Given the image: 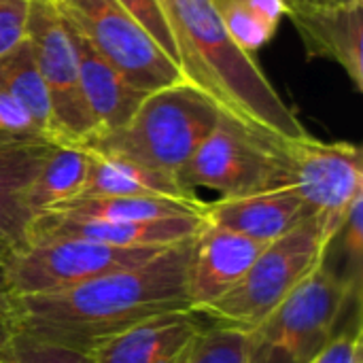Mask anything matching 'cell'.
<instances>
[{"label":"cell","mask_w":363,"mask_h":363,"mask_svg":"<svg viewBox=\"0 0 363 363\" xmlns=\"http://www.w3.org/2000/svg\"><path fill=\"white\" fill-rule=\"evenodd\" d=\"M30 0H0V57L26 40Z\"/></svg>","instance_id":"83f0119b"},{"label":"cell","mask_w":363,"mask_h":363,"mask_svg":"<svg viewBox=\"0 0 363 363\" xmlns=\"http://www.w3.org/2000/svg\"><path fill=\"white\" fill-rule=\"evenodd\" d=\"M342 236V251L347 270L340 274L347 285L353 289L355 296H362V272H363V198L355 200L351 206L347 221L340 230Z\"/></svg>","instance_id":"d4e9b609"},{"label":"cell","mask_w":363,"mask_h":363,"mask_svg":"<svg viewBox=\"0 0 363 363\" xmlns=\"http://www.w3.org/2000/svg\"><path fill=\"white\" fill-rule=\"evenodd\" d=\"M206 200H172L147 196H81L49 213L104 221H151L166 217L204 215Z\"/></svg>","instance_id":"ffe728a7"},{"label":"cell","mask_w":363,"mask_h":363,"mask_svg":"<svg viewBox=\"0 0 363 363\" xmlns=\"http://www.w3.org/2000/svg\"><path fill=\"white\" fill-rule=\"evenodd\" d=\"M287 160L289 185L311 211L323 240L334 247L351 206L363 198L362 147L308 134L287 143Z\"/></svg>","instance_id":"9c48e42d"},{"label":"cell","mask_w":363,"mask_h":363,"mask_svg":"<svg viewBox=\"0 0 363 363\" xmlns=\"http://www.w3.org/2000/svg\"><path fill=\"white\" fill-rule=\"evenodd\" d=\"M268 242L208 225L191 238L185 289L191 311H200L232 291Z\"/></svg>","instance_id":"8fae6325"},{"label":"cell","mask_w":363,"mask_h":363,"mask_svg":"<svg viewBox=\"0 0 363 363\" xmlns=\"http://www.w3.org/2000/svg\"><path fill=\"white\" fill-rule=\"evenodd\" d=\"M0 138L2 140H49L36 119L0 87Z\"/></svg>","instance_id":"484cf974"},{"label":"cell","mask_w":363,"mask_h":363,"mask_svg":"<svg viewBox=\"0 0 363 363\" xmlns=\"http://www.w3.org/2000/svg\"><path fill=\"white\" fill-rule=\"evenodd\" d=\"M221 113L198 87L179 83L151 91L123 128L81 147L179 177Z\"/></svg>","instance_id":"3957f363"},{"label":"cell","mask_w":363,"mask_h":363,"mask_svg":"<svg viewBox=\"0 0 363 363\" xmlns=\"http://www.w3.org/2000/svg\"><path fill=\"white\" fill-rule=\"evenodd\" d=\"M81 196H147L172 200H200V196L187 189L174 174L123 157L102 155L94 151H89V170Z\"/></svg>","instance_id":"ac0fdd59"},{"label":"cell","mask_w":363,"mask_h":363,"mask_svg":"<svg viewBox=\"0 0 363 363\" xmlns=\"http://www.w3.org/2000/svg\"><path fill=\"white\" fill-rule=\"evenodd\" d=\"M89 151L81 145H53L40 170L26 191V208L32 221L74 198L85 189Z\"/></svg>","instance_id":"d6986e66"},{"label":"cell","mask_w":363,"mask_h":363,"mask_svg":"<svg viewBox=\"0 0 363 363\" xmlns=\"http://www.w3.org/2000/svg\"><path fill=\"white\" fill-rule=\"evenodd\" d=\"M9 251H11V249L0 240V270H2V262H4V257H6V253H9Z\"/></svg>","instance_id":"d6a6232c"},{"label":"cell","mask_w":363,"mask_h":363,"mask_svg":"<svg viewBox=\"0 0 363 363\" xmlns=\"http://www.w3.org/2000/svg\"><path fill=\"white\" fill-rule=\"evenodd\" d=\"M189 247L191 238L138 266L102 274L60 294L13 298L19 332L89 355L151 317L191 311L185 289Z\"/></svg>","instance_id":"6da1fadb"},{"label":"cell","mask_w":363,"mask_h":363,"mask_svg":"<svg viewBox=\"0 0 363 363\" xmlns=\"http://www.w3.org/2000/svg\"><path fill=\"white\" fill-rule=\"evenodd\" d=\"M172 30L185 79L225 115L272 134L300 140L308 132L272 87L255 55L225 32L213 0H157Z\"/></svg>","instance_id":"7a4b0ae2"},{"label":"cell","mask_w":363,"mask_h":363,"mask_svg":"<svg viewBox=\"0 0 363 363\" xmlns=\"http://www.w3.org/2000/svg\"><path fill=\"white\" fill-rule=\"evenodd\" d=\"M330 249L311 217L268 242L232 291L196 313L211 325L249 334L325 264Z\"/></svg>","instance_id":"277c9868"},{"label":"cell","mask_w":363,"mask_h":363,"mask_svg":"<svg viewBox=\"0 0 363 363\" xmlns=\"http://www.w3.org/2000/svg\"><path fill=\"white\" fill-rule=\"evenodd\" d=\"M204 215L166 217L151 221H104L70 217L62 213H45L32 221L28 242L51 238H81L121 249L172 247L194 238L204 228Z\"/></svg>","instance_id":"7c38bea8"},{"label":"cell","mask_w":363,"mask_h":363,"mask_svg":"<svg viewBox=\"0 0 363 363\" xmlns=\"http://www.w3.org/2000/svg\"><path fill=\"white\" fill-rule=\"evenodd\" d=\"M0 87L9 91L36 119V123L45 130L51 143L60 145L53 128L49 94L28 40H23L4 57H0Z\"/></svg>","instance_id":"44dd1931"},{"label":"cell","mask_w":363,"mask_h":363,"mask_svg":"<svg viewBox=\"0 0 363 363\" xmlns=\"http://www.w3.org/2000/svg\"><path fill=\"white\" fill-rule=\"evenodd\" d=\"M134 17L136 21L151 34V38L162 47V51L179 64V51L172 36V30L166 21V15L157 0H119Z\"/></svg>","instance_id":"4316f807"},{"label":"cell","mask_w":363,"mask_h":363,"mask_svg":"<svg viewBox=\"0 0 363 363\" xmlns=\"http://www.w3.org/2000/svg\"><path fill=\"white\" fill-rule=\"evenodd\" d=\"M179 363H247V334L208 325Z\"/></svg>","instance_id":"603a6c76"},{"label":"cell","mask_w":363,"mask_h":363,"mask_svg":"<svg viewBox=\"0 0 363 363\" xmlns=\"http://www.w3.org/2000/svg\"><path fill=\"white\" fill-rule=\"evenodd\" d=\"M6 347H9V345H6ZM0 363H11L9 355H6V349H2V351H0Z\"/></svg>","instance_id":"836d02e7"},{"label":"cell","mask_w":363,"mask_h":363,"mask_svg":"<svg viewBox=\"0 0 363 363\" xmlns=\"http://www.w3.org/2000/svg\"><path fill=\"white\" fill-rule=\"evenodd\" d=\"M26 40L49 94L57 143L85 145L94 138V123L81 94L77 47L68 23L49 0H30Z\"/></svg>","instance_id":"30bf717a"},{"label":"cell","mask_w":363,"mask_h":363,"mask_svg":"<svg viewBox=\"0 0 363 363\" xmlns=\"http://www.w3.org/2000/svg\"><path fill=\"white\" fill-rule=\"evenodd\" d=\"M287 143L221 113L211 134L179 172V181L196 194L208 189L219 198L287 187Z\"/></svg>","instance_id":"8992f818"},{"label":"cell","mask_w":363,"mask_h":363,"mask_svg":"<svg viewBox=\"0 0 363 363\" xmlns=\"http://www.w3.org/2000/svg\"><path fill=\"white\" fill-rule=\"evenodd\" d=\"M55 143L0 138V240L9 249L28 242L32 215L26 191Z\"/></svg>","instance_id":"e0dca14e"},{"label":"cell","mask_w":363,"mask_h":363,"mask_svg":"<svg viewBox=\"0 0 363 363\" xmlns=\"http://www.w3.org/2000/svg\"><path fill=\"white\" fill-rule=\"evenodd\" d=\"M253 11H257L262 17H266L272 23H281L283 17H287L289 2L287 0H245Z\"/></svg>","instance_id":"4dcf8cb0"},{"label":"cell","mask_w":363,"mask_h":363,"mask_svg":"<svg viewBox=\"0 0 363 363\" xmlns=\"http://www.w3.org/2000/svg\"><path fill=\"white\" fill-rule=\"evenodd\" d=\"M213 4L232 40L251 55L266 47L279 30L277 23L262 17L245 0H213Z\"/></svg>","instance_id":"7402d4cb"},{"label":"cell","mask_w":363,"mask_h":363,"mask_svg":"<svg viewBox=\"0 0 363 363\" xmlns=\"http://www.w3.org/2000/svg\"><path fill=\"white\" fill-rule=\"evenodd\" d=\"M308 363H363L362 328L342 330L313 362Z\"/></svg>","instance_id":"f1b7e54d"},{"label":"cell","mask_w":363,"mask_h":363,"mask_svg":"<svg viewBox=\"0 0 363 363\" xmlns=\"http://www.w3.org/2000/svg\"><path fill=\"white\" fill-rule=\"evenodd\" d=\"M70 28V26H68ZM72 43L79 55L81 94L89 119L94 123V138L123 128L138 111L149 91L136 87L121 70H117L102 53H98L87 38L70 28ZM89 143V140H87Z\"/></svg>","instance_id":"2e32d148"},{"label":"cell","mask_w":363,"mask_h":363,"mask_svg":"<svg viewBox=\"0 0 363 363\" xmlns=\"http://www.w3.org/2000/svg\"><path fill=\"white\" fill-rule=\"evenodd\" d=\"M168 247L121 249L81 238L30 240L2 262L0 287L11 298L60 294L102 274L138 266Z\"/></svg>","instance_id":"52a82bcc"},{"label":"cell","mask_w":363,"mask_h":363,"mask_svg":"<svg viewBox=\"0 0 363 363\" xmlns=\"http://www.w3.org/2000/svg\"><path fill=\"white\" fill-rule=\"evenodd\" d=\"M62 19L121 70L136 87L157 91L189 83L151 34L119 0H49Z\"/></svg>","instance_id":"ba28073f"},{"label":"cell","mask_w":363,"mask_h":363,"mask_svg":"<svg viewBox=\"0 0 363 363\" xmlns=\"http://www.w3.org/2000/svg\"><path fill=\"white\" fill-rule=\"evenodd\" d=\"M211 323L196 311L151 317L94 349V363H179Z\"/></svg>","instance_id":"4fadbf2b"},{"label":"cell","mask_w":363,"mask_h":363,"mask_svg":"<svg viewBox=\"0 0 363 363\" xmlns=\"http://www.w3.org/2000/svg\"><path fill=\"white\" fill-rule=\"evenodd\" d=\"M289 6H349L363 0H287Z\"/></svg>","instance_id":"1f68e13d"},{"label":"cell","mask_w":363,"mask_h":363,"mask_svg":"<svg viewBox=\"0 0 363 363\" xmlns=\"http://www.w3.org/2000/svg\"><path fill=\"white\" fill-rule=\"evenodd\" d=\"M306 55L336 62L363 91V2L349 6H289Z\"/></svg>","instance_id":"5bb4252c"},{"label":"cell","mask_w":363,"mask_h":363,"mask_svg":"<svg viewBox=\"0 0 363 363\" xmlns=\"http://www.w3.org/2000/svg\"><path fill=\"white\" fill-rule=\"evenodd\" d=\"M17 334H19V323H17L15 300L0 287V351L6 349V345Z\"/></svg>","instance_id":"f546056e"},{"label":"cell","mask_w":363,"mask_h":363,"mask_svg":"<svg viewBox=\"0 0 363 363\" xmlns=\"http://www.w3.org/2000/svg\"><path fill=\"white\" fill-rule=\"evenodd\" d=\"M311 217V211L291 185L204 202V221L208 225L225 228L262 242H272L289 234Z\"/></svg>","instance_id":"9a60e30c"},{"label":"cell","mask_w":363,"mask_h":363,"mask_svg":"<svg viewBox=\"0 0 363 363\" xmlns=\"http://www.w3.org/2000/svg\"><path fill=\"white\" fill-rule=\"evenodd\" d=\"M11 363H94L91 355L51 345L19 332L6 347Z\"/></svg>","instance_id":"cb8c5ba5"},{"label":"cell","mask_w":363,"mask_h":363,"mask_svg":"<svg viewBox=\"0 0 363 363\" xmlns=\"http://www.w3.org/2000/svg\"><path fill=\"white\" fill-rule=\"evenodd\" d=\"M349 300L359 296L325 264L247 334V363L313 362L340 332Z\"/></svg>","instance_id":"5b68a950"}]
</instances>
